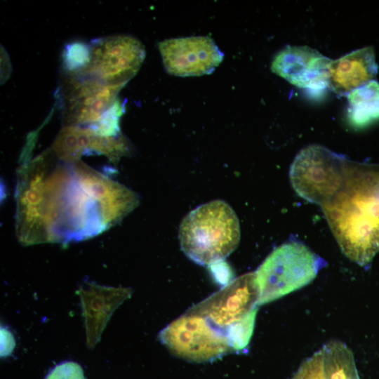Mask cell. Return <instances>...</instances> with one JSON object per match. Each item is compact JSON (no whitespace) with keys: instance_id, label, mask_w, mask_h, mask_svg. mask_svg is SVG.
<instances>
[{"instance_id":"6da1fadb","label":"cell","mask_w":379,"mask_h":379,"mask_svg":"<svg viewBox=\"0 0 379 379\" xmlns=\"http://www.w3.org/2000/svg\"><path fill=\"white\" fill-rule=\"evenodd\" d=\"M15 232L25 245L77 241L109 230L139 204L136 193L49 148L17 172Z\"/></svg>"},{"instance_id":"7a4b0ae2","label":"cell","mask_w":379,"mask_h":379,"mask_svg":"<svg viewBox=\"0 0 379 379\" xmlns=\"http://www.w3.org/2000/svg\"><path fill=\"white\" fill-rule=\"evenodd\" d=\"M321 208L343 253L368 264L379 252V164L347 159L340 188Z\"/></svg>"},{"instance_id":"3957f363","label":"cell","mask_w":379,"mask_h":379,"mask_svg":"<svg viewBox=\"0 0 379 379\" xmlns=\"http://www.w3.org/2000/svg\"><path fill=\"white\" fill-rule=\"evenodd\" d=\"M178 237L185 254L201 265L222 262L240 239L238 218L225 201L215 200L190 212L179 227Z\"/></svg>"},{"instance_id":"277c9868","label":"cell","mask_w":379,"mask_h":379,"mask_svg":"<svg viewBox=\"0 0 379 379\" xmlns=\"http://www.w3.org/2000/svg\"><path fill=\"white\" fill-rule=\"evenodd\" d=\"M324 260L298 241L276 248L255 272L259 290L258 305L275 300L310 284Z\"/></svg>"},{"instance_id":"5b68a950","label":"cell","mask_w":379,"mask_h":379,"mask_svg":"<svg viewBox=\"0 0 379 379\" xmlns=\"http://www.w3.org/2000/svg\"><path fill=\"white\" fill-rule=\"evenodd\" d=\"M347 158L319 145L301 149L291 164L289 176L296 193L320 206L340 188Z\"/></svg>"},{"instance_id":"8992f818","label":"cell","mask_w":379,"mask_h":379,"mask_svg":"<svg viewBox=\"0 0 379 379\" xmlns=\"http://www.w3.org/2000/svg\"><path fill=\"white\" fill-rule=\"evenodd\" d=\"M258 299L255 272H249L231 280L189 310L206 318L229 340L237 328L255 318Z\"/></svg>"},{"instance_id":"52a82bcc","label":"cell","mask_w":379,"mask_h":379,"mask_svg":"<svg viewBox=\"0 0 379 379\" xmlns=\"http://www.w3.org/2000/svg\"><path fill=\"white\" fill-rule=\"evenodd\" d=\"M159 338L172 354L193 362L212 361L234 352L221 331L189 310L161 331Z\"/></svg>"},{"instance_id":"ba28073f","label":"cell","mask_w":379,"mask_h":379,"mask_svg":"<svg viewBox=\"0 0 379 379\" xmlns=\"http://www.w3.org/2000/svg\"><path fill=\"white\" fill-rule=\"evenodd\" d=\"M121 88L81 73L65 72L60 88L63 124L96 125L117 102Z\"/></svg>"},{"instance_id":"9c48e42d","label":"cell","mask_w":379,"mask_h":379,"mask_svg":"<svg viewBox=\"0 0 379 379\" xmlns=\"http://www.w3.org/2000/svg\"><path fill=\"white\" fill-rule=\"evenodd\" d=\"M145 56V48L137 39L127 35L107 36L92 43L87 65L77 73L123 87L136 74Z\"/></svg>"},{"instance_id":"30bf717a","label":"cell","mask_w":379,"mask_h":379,"mask_svg":"<svg viewBox=\"0 0 379 379\" xmlns=\"http://www.w3.org/2000/svg\"><path fill=\"white\" fill-rule=\"evenodd\" d=\"M158 46L166 70L175 76L210 74L223 59L222 53L208 36L170 39Z\"/></svg>"},{"instance_id":"8fae6325","label":"cell","mask_w":379,"mask_h":379,"mask_svg":"<svg viewBox=\"0 0 379 379\" xmlns=\"http://www.w3.org/2000/svg\"><path fill=\"white\" fill-rule=\"evenodd\" d=\"M331 61L310 47L287 46L275 55L271 69L298 88L319 91L328 86Z\"/></svg>"},{"instance_id":"7c38bea8","label":"cell","mask_w":379,"mask_h":379,"mask_svg":"<svg viewBox=\"0 0 379 379\" xmlns=\"http://www.w3.org/2000/svg\"><path fill=\"white\" fill-rule=\"evenodd\" d=\"M378 72L372 47H364L332 60L328 86L339 95H346L373 81Z\"/></svg>"},{"instance_id":"4fadbf2b","label":"cell","mask_w":379,"mask_h":379,"mask_svg":"<svg viewBox=\"0 0 379 379\" xmlns=\"http://www.w3.org/2000/svg\"><path fill=\"white\" fill-rule=\"evenodd\" d=\"M105 142V136L98 134L89 126H64L51 149L59 159L72 163L79 161L86 153L102 154Z\"/></svg>"},{"instance_id":"5bb4252c","label":"cell","mask_w":379,"mask_h":379,"mask_svg":"<svg viewBox=\"0 0 379 379\" xmlns=\"http://www.w3.org/2000/svg\"><path fill=\"white\" fill-rule=\"evenodd\" d=\"M347 117L352 125L364 127L379 120V83L371 81L347 94Z\"/></svg>"},{"instance_id":"9a60e30c","label":"cell","mask_w":379,"mask_h":379,"mask_svg":"<svg viewBox=\"0 0 379 379\" xmlns=\"http://www.w3.org/2000/svg\"><path fill=\"white\" fill-rule=\"evenodd\" d=\"M90 46L84 43L69 44L63 54L65 72H80L89 60Z\"/></svg>"},{"instance_id":"2e32d148","label":"cell","mask_w":379,"mask_h":379,"mask_svg":"<svg viewBox=\"0 0 379 379\" xmlns=\"http://www.w3.org/2000/svg\"><path fill=\"white\" fill-rule=\"evenodd\" d=\"M291 379H325L321 351L306 359Z\"/></svg>"},{"instance_id":"e0dca14e","label":"cell","mask_w":379,"mask_h":379,"mask_svg":"<svg viewBox=\"0 0 379 379\" xmlns=\"http://www.w3.org/2000/svg\"><path fill=\"white\" fill-rule=\"evenodd\" d=\"M45 379H86L81 366L74 361H64L55 366Z\"/></svg>"},{"instance_id":"ac0fdd59","label":"cell","mask_w":379,"mask_h":379,"mask_svg":"<svg viewBox=\"0 0 379 379\" xmlns=\"http://www.w3.org/2000/svg\"><path fill=\"white\" fill-rule=\"evenodd\" d=\"M15 347V340L13 334L5 328H1V355H9Z\"/></svg>"}]
</instances>
